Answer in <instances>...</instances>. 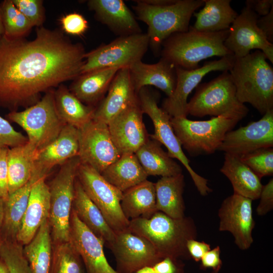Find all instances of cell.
<instances>
[{
    "label": "cell",
    "mask_w": 273,
    "mask_h": 273,
    "mask_svg": "<svg viewBox=\"0 0 273 273\" xmlns=\"http://www.w3.org/2000/svg\"><path fill=\"white\" fill-rule=\"evenodd\" d=\"M35 37L0 38V107L11 111L38 102L41 94L81 74L86 53L62 31L40 26Z\"/></svg>",
    "instance_id": "1"
},
{
    "label": "cell",
    "mask_w": 273,
    "mask_h": 273,
    "mask_svg": "<svg viewBox=\"0 0 273 273\" xmlns=\"http://www.w3.org/2000/svg\"><path fill=\"white\" fill-rule=\"evenodd\" d=\"M128 230L147 239L162 259L191 257L187 243L197 236L196 227L191 217L173 218L158 211L150 217L130 220Z\"/></svg>",
    "instance_id": "2"
},
{
    "label": "cell",
    "mask_w": 273,
    "mask_h": 273,
    "mask_svg": "<svg viewBox=\"0 0 273 273\" xmlns=\"http://www.w3.org/2000/svg\"><path fill=\"white\" fill-rule=\"evenodd\" d=\"M267 60L256 50L235 58L229 70L239 101L250 104L262 115L273 109V69Z\"/></svg>",
    "instance_id": "3"
},
{
    "label": "cell",
    "mask_w": 273,
    "mask_h": 273,
    "mask_svg": "<svg viewBox=\"0 0 273 273\" xmlns=\"http://www.w3.org/2000/svg\"><path fill=\"white\" fill-rule=\"evenodd\" d=\"M229 29L216 32L196 31L191 26L187 31L174 33L162 43L160 53L175 66L192 70L203 60L213 56L233 55L224 46Z\"/></svg>",
    "instance_id": "4"
},
{
    "label": "cell",
    "mask_w": 273,
    "mask_h": 273,
    "mask_svg": "<svg viewBox=\"0 0 273 273\" xmlns=\"http://www.w3.org/2000/svg\"><path fill=\"white\" fill-rule=\"evenodd\" d=\"M134 2L132 9L137 19L147 25L149 47L157 55H160L162 43L169 36L189 30L192 15L204 4V0H177L170 5L155 6L141 0Z\"/></svg>",
    "instance_id": "5"
},
{
    "label": "cell",
    "mask_w": 273,
    "mask_h": 273,
    "mask_svg": "<svg viewBox=\"0 0 273 273\" xmlns=\"http://www.w3.org/2000/svg\"><path fill=\"white\" fill-rule=\"evenodd\" d=\"M245 117L242 114L229 113L202 121L172 117L171 122L181 146L190 155L196 157L218 150L226 134Z\"/></svg>",
    "instance_id": "6"
},
{
    "label": "cell",
    "mask_w": 273,
    "mask_h": 273,
    "mask_svg": "<svg viewBox=\"0 0 273 273\" xmlns=\"http://www.w3.org/2000/svg\"><path fill=\"white\" fill-rule=\"evenodd\" d=\"M55 89L44 93L41 99L21 111H11L7 118L27 133V144L36 152L54 141L65 125L56 108Z\"/></svg>",
    "instance_id": "7"
},
{
    "label": "cell",
    "mask_w": 273,
    "mask_h": 273,
    "mask_svg": "<svg viewBox=\"0 0 273 273\" xmlns=\"http://www.w3.org/2000/svg\"><path fill=\"white\" fill-rule=\"evenodd\" d=\"M78 156L63 163L50 183L49 222L55 244L69 241L70 217L77 170Z\"/></svg>",
    "instance_id": "8"
},
{
    "label": "cell",
    "mask_w": 273,
    "mask_h": 273,
    "mask_svg": "<svg viewBox=\"0 0 273 273\" xmlns=\"http://www.w3.org/2000/svg\"><path fill=\"white\" fill-rule=\"evenodd\" d=\"M137 95L143 113L149 116L154 125V133L150 137L163 145L171 158L180 162L188 171L200 194L202 196L207 195L212 191L208 186V180L197 173L190 166V161L184 153L173 129L172 117L158 106L159 94L146 86L141 88Z\"/></svg>",
    "instance_id": "9"
},
{
    "label": "cell",
    "mask_w": 273,
    "mask_h": 273,
    "mask_svg": "<svg viewBox=\"0 0 273 273\" xmlns=\"http://www.w3.org/2000/svg\"><path fill=\"white\" fill-rule=\"evenodd\" d=\"M188 115L203 117L217 116L235 113L246 116L248 109L240 103L236 96L235 86L229 71L208 82L199 84L194 96L188 102Z\"/></svg>",
    "instance_id": "10"
},
{
    "label": "cell",
    "mask_w": 273,
    "mask_h": 273,
    "mask_svg": "<svg viewBox=\"0 0 273 273\" xmlns=\"http://www.w3.org/2000/svg\"><path fill=\"white\" fill-rule=\"evenodd\" d=\"M149 47L147 33L119 36L107 44L86 52L81 74L106 68H128L142 61Z\"/></svg>",
    "instance_id": "11"
},
{
    "label": "cell",
    "mask_w": 273,
    "mask_h": 273,
    "mask_svg": "<svg viewBox=\"0 0 273 273\" xmlns=\"http://www.w3.org/2000/svg\"><path fill=\"white\" fill-rule=\"evenodd\" d=\"M77 178L86 195L102 212L110 227L118 233L128 229L129 220L121 207L123 192L90 166L80 163Z\"/></svg>",
    "instance_id": "12"
},
{
    "label": "cell",
    "mask_w": 273,
    "mask_h": 273,
    "mask_svg": "<svg viewBox=\"0 0 273 273\" xmlns=\"http://www.w3.org/2000/svg\"><path fill=\"white\" fill-rule=\"evenodd\" d=\"M78 156L100 174L121 156L111 137L108 125L93 119L78 129Z\"/></svg>",
    "instance_id": "13"
},
{
    "label": "cell",
    "mask_w": 273,
    "mask_h": 273,
    "mask_svg": "<svg viewBox=\"0 0 273 273\" xmlns=\"http://www.w3.org/2000/svg\"><path fill=\"white\" fill-rule=\"evenodd\" d=\"M235 60L233 55L205 62L202 66L192 70L176 67V83L172 94L165 98L162 108L171 117H187L188 97L203 78L212 71H229Z\"/></svg>",
    "instance_id": "14"
},
{
    "label": "cell",
    "mask_w": 273,
    "mask_h": 273,
    "mask_svg": "<svg viewBox=\"0 0 273 273\" xmlns=\"http://www.w3.org/2000/svg\"><path fill=\"white\" fill-rule=\"evenodd\" d=\"M258 17L248 7H244L229 28L224 45L236 58L245 57L256 49L263 52L272 63L273 44L258 27Z\"/></svg>",
    "instance_id": "15"
},
{
    "label": "cell",
    "mask_w": 273,
    "mask_h": 273,
    "mask_svg": "<svg viewBox=\"0 0 273 273\" xmlns=\"http://www.w3.org/2000/svg\"><path fill=\"white\" fill-rule=\"evenodd\" d=\"M273 147V109L259 120L228 132L218 150L238 157Z\"/></svg>",
    "instance_id": "16"
},
{
    "label": "cell",
    "mask_w": 273,
    "mask_h": 273,
    "mask_svg": "<svg viewBox=\"0 0 273 273\" xmlns=\"http://www.w3.org/2000/svg\"><path fill=\"white\" fill-rule=\"evenodd\" d=\"M109 248L116 261L119 273H134L146 266H153L162 258L145 238L127 229L116 233Z\"/></svg>",
    "instance_id": "17"
},
{
    "label": "cell",
    "mask_w": 273,
    "mask_h": 273,
    "mask_svg": "<svg viewBox=\"0 0 273 273\" xmlns=\"http://www.w3.org/2000/svg\"><path fill=\"white\" fill-rule=\"evenodd\" d=\"M252 200L234 193L226 198L218 210L219 231H228L241 250L248 249L253 239L252 231L255 221L252 215Z\"/></svg>",
    "instance_id": "18"
},
{
    "label": "cell",
    "mask_w": 273,
    "mask_h": 273,
    "mask_svg": "<svg viewBox=\"0 0 273 273\" xmlns=\"http://www.w3.org/2000/svg\"><path fill=\"white\" fill-rule=\"evenodd\" d=\"M143 114L138 98L107 124L112 140L121 155L134 153L149 140Z\"/></svg>",
    "instance_id": "19"
},
{
    "label": "cell",
    "mask_w": 273,
    "mask_h": 273,
    "mask_svg": "<svg viewBox=\"0 0 273 273\" xmlns=\"http://www.w3.org/2000/svg\"><path fill=\"white\" fill-rule=\"evenodd\" d=\"M69 241L80 256L86 273H119L106 259L104 242L80 220L72 209Z\"/></svg>",
    "instance_id": "20"
},
{
    "label": "cell",
    "mask_w": 273,
    "mask_h": 273,
    "mask_svg": "<svg viewBox=\"0 0 273 273\" xmlns=\"http://www.w3.org/2000/svg\"><path fill=\"white\" fill-rule=\"evenodd\" d=\"M78 129L65 125L54 141L36 152L31 180L34 182L40 178H46L54 167L78 156Z\"/></svg>",
    "instance_id": "21"
},
{
    "label": "cell",
    "mask_w": 273,
    "mask_h": 273,
    "mask_svg": "<svg viewBox=\"0 0 273 273\" xmlns=\"http://www.w3.org/2000/svg\"><path fill=\"white\" fill-rule=\"evenodd\" d=\"M107 92L96 107L93 118L106 124L138 99L128 68L118 70Z\"/></svg>",
    "instance_id": "22"
},
{
    "label": "cell",
    "mask_w": 273,
    "mask_h": 273,
    "mask_svg": "<svg viewBox=\"0 0 273 273\" xmlns=\"http://www.w3.org/2000/svg\"><path fill=\"white\" fill-rule=\"evenodd\" d=\"M46 178H40L32 185L27 206L16 236V241L22 246L28 244L49 219L50 192Z\"/></svg>",
    "instance_id": "23"
},
{
    "label": "cell",
    "mask_w": 273,
    "mask_h": 273,
    "mask_svg": "<svg viewBox=\"0 0 273 273\" xmlns=\"http://www.w3.org/2000/svg\"><path fill=\"white\" fill-rule=\"evenodd\" d=\"M87 5L95 18L118 36L142 32L134 14L122 0H89Z\"/></svg>",
    "instance_id": "24"
},
{
    "label": "cell",
    "mask_w": 273,
    "mask_h": 273,
    "mask_svg": "<svg viewBox=\"0 0 273 273\" xmlns=\"http://www.w3.org/2000/svg\"><path fill=\"white\" fill-rule=\"evenodd\" d=\"M130 79L136 94L144 87L154 86L167 97L173 93L176 83V67L161 58L154 64L138 61L128 68Z\"/></svg>",
    "instance_id": "25"
},
{
    "label": "cell",
    "mask_w": 273,
    "mask_h": 273,
    "mask_svg": "<svg viewBox=\"0 0 273 273\" xmlns=\"http://www.w3.org/2000/svg\"><path fill=\"white\" fill-rule=\"evenodd\" d=\"M72 209L80 220L109 248L116 236L102 212L86 195L77 178L75 183Z\"/></svg>",
    "instance_id": "26"
},
{
    "label": "cell",
    "mask_w": 273,
    "mask_h": 273,
    "mask_svg": "<svg viewBox=\"0 0 273 273\" xmlns=\"http://www.w3.org/2000/svg\"><path fill=\"white\" fill-rule=\"evenodd\" d=\"M119 69L106 68L81 74L73 80L69 89L83 103L96 107Z\"/></svg>",
    "instance_id": "27"
},
{
    "label": "cell",
    "mask_w": 273,
    "mask_h": 273,
    "mask_svg": "<svg viewBox=\"0 0 273 273\" xmlns=\"http://www.w3.org/2000/svg\"><path fill=\"white\" fill-rule=\"evenodd\" d=\"M220 171L230 181L234 193L252 200L259 198L263 187L261 179L239 157L225 153Z\"/></svg>",
    "instance_id": "28"
},
{
    "label": "cell",
    "mask_w": 273,
    "mask_h": 273,
    "mask_svg": "<svg viewBox=\"0 0 273 273\" xmlns=\"http://www.w3.org/2000/svg\"><path fill=\"white\" fill-rule=\"evenodd\" d=\"M185 186L183 173L161 177L155 183L156 211L173 218L185 217L183 196Z\"/></svg>",
    "instance_id": "29"
},
{
    "label": "cell",
    "mask_w": 273,
    "mask_h": 273,
    "mask_svg": "<svg viewBox=\"0 0 273 273\" xmlns=\"http://www.w3.org/2000/svg\"><path fill=\"white\" fill-rule=\"evenodd\" d=\"M203 8L194 13L193 29L204 32L228 30L238 14L231 6V0H204Z\"/></svg>",
    "instance_id": "30"
},
{
    "label": "cell",
    "mask_w": 273,
    "mask_h": 273,
    "mask_svg": "<svg viewBox=\"0 0 273 273\" xmlns=\"http://www.w3.org/2000/svg\"><path fill=\"white\" fill-rule=\"evenodd\" d=\"M101 174L122 192L144 181L148 176L134 153L121 155Z\"/></svg>",
    "instance_id": "31"
},
{
    "label": "cell",
    "mask_w": 273,
    "mask_h": 273,
    "mask_svg": "<svg viewBox=\"0 0 273 273\" xmlns=\"http://www.w3.org/2000/svg\"><path fill=\"white\" fill-rule=\"evenodd\" d=\"M134 154L148 176L165 177L182 173L180 165L155 140L149 139Z\"/></svg>",
    "instance_id": "32"
},
{
    "label": "cell",
    "mask_w": 273,
    "mask_h": 273,
    "mask_svg": "<svg viewBox=\"0 0 273 273\" xmlns=\"http://www.w3.org/2000/svg\"><path fill=\"white\" fill-rule=\"evenodd\" d=\"M54 97L57 113L65 125L78 129L93 119L96 107L83 103L64 84L55 90Z\"/></svg>",
    "instance_id": "33"
},
{
    "label": "cell",
    "mask_w": 273,
    "mask_h": 273,
    "mask_svg": "<svg viewBox=\"0 0 273 273\" xmlns=\"http://www.w3.org/2000/svg\"><path fill=\"white\" fill-rule=\"evenodd\" d=\"M120 204L129 220L151 216L157 211L155 183L146 179L125 191Z\"/></svg>",
    "instance_id": "34"
},
{
    "label": "cell",
    "mask_w": 273,
    "mask_h": 273,
    "mask_svg": "<svg viewBox=\"0 0 273 273\" xmlns=\"http://www.w3.org/2000/svg\"><path fill=\"white\" fill-rule=\"evenodd\" d=\"M36 151L27 142L10 148L7 154L9 195L28 183L31 179Z\"/></svg>",
    "instance_id": "35"
},
{
    "label": "cell",
    "mask_w": 273,
    "mask_h": 273,
    "mask_svg": "<svg viewBox=\"0 0 273 273\" xmlns=\"http://www.w3.org/2000/svg\"><path fill=\"white\" fill-rule=\"evenodd\" d=\"M33 183L30 180L25 185L10 194L4 201V216L1 241H16V236L27 206Z\"/></svg>",
    "instance_id": "36"
},
{
    "label": "cell",
    "mask_w": 273,
    "mask_h": 273,
    "mask_svg": "<svg viewBox=\"0 0 273 273\" xmlns=\"http://www.w3.org/2000/svg\"><path fill=\"white\" fill-rule=\"evenodd\" d=\"M52 238L49 219L33 239L23 247L24 255L32 273H50L53 258Z\"/></svg>",
    "instance_id": "37"
},
{
    "label": "cell",
    "mask_w": 273,
    "mask_h": 273,
    "mask_svg": "<svg viewBox=\"0 0 273 273\" xmlns=\"http://www.w3.org/2000/svg\"><path fill=\"white\" fill-rule=\"evenodd\" d=\"M0 11L4 35L11 38L24 37L33 27L19 11L12 0L0 4Z\"/></svg>",
    "instance_id": "38"
},
{
    "label": "cell",
    "mask_w": 273,
    "mask_h": 273,
    "mask_svg": "<svg viewBox=\"0 0 273 273\" xmlns=\"http://www.w3.org/2000/svg\"><path fill=\"white\" fill-rule=\"evenodd\" d=\"M83 265L80 256L70 241L55 244L50 273H84Z\"/></svg>",
    "instance_id": "39"
},
{
    "label": "cell",
    "mask_w": 273,
    "mask_h": 273,
    "mask_svg": "<svg viewBox=\"0 0 273 273\" xmlns=\"http://www.w3.org/2000/svg\"><path fill=\"white\" fill-rule=\"evenodd\" d=\"M0 258L7 265L9 273H32L24 255L23 246L16 241L0 242Z\"/></svg>",
    "instance_id": "40"
},
{
    "label": "cell",
    "mask_w": 273,
    "mask_h": 273,
    "mask_svg": "<svg viewBox=\"0 0 273 273\" xmlns=\"http://www.w3.org/2000/svg\"><path fill=\"white\" fill-rule=\"evenodd\" d=\"M239 158L260 179L272 175V148L260 149Z\"/></svg>",
    "instance_id": "41"
},
{
    "label": "cell",
    "mask_w": 273,
    "mask_h": 273,
    "mask_svg": "<svg viewBox=\"0 0 273 273\" xmlns=\"http://www.w3.org/2000/svg\"><path fill=\"white\" fill-rule=\"evenodd\" d=\"M12 2L33 26L40 27L45 19L42 1L12 0Z\"/></svg>",
    "instance_id": "42"
},
{
    "label": "cell",
    "mask_w": 273,
    "mask_h": 273,
    "mask_svg": "<svg viewBox=\"0 0 273 273\" xmlns=\"http://www.w3.org/2000/svg\"><path fill=\"white\" fill-rule=\"evenodd\" d=\"M27 142V137L16 130L7 119L0 116V148L15 147Z\"/></svg>",
    "instance_id": "43"
},
{
    "label": "cell",
    "mask_w": 273,
    "mask_h": 273,
    "mask_svg": "<svg viewBox=\"0 0 273 273\" xmlns=\"http://www.w3.org/2000/svg\"><path fill=\"white\" fill-rule=\"evenodd\" d=\"M63 31L72 35H81L87 30V21L80 14L72 13L63 16L60 19Z\"/></svg>",
    "instance_id": "44"
},
{
    "label": "cell",
    "mask_w": 273,
    "mask_h": 273,
    "mask_svg": "<svg viewBox=\"0 0 273 273\" xmlns=\"http://www.w3.org/2000/svg\"><path fill=\"white\" fill-rule=\"evenodd\" d=\"M260 203L256 209L257 214L263 215L272 209L273 208V179L263 186L259 197Z\"/></svg>",
    "instance_id": "45"
},
{
    "label": "cell",
    "mask_w": 273,
    "mask_h": 273,
    "mask_svg": "<svg viewBox=\"0 0 273 273\" xmlns=\"http://www.w3.org/2000/svg\"><path fill=\"white\" fill-rule=\"evenodd\" d=\"M8 148H0V199L5 201L8 197V170L7 154Z\"/></svg>",
    "instance_id": "46"
},
{
    "label": "cell",
    "mask_w": 273,
    "mask_h": 273,
    "mask_svg": "<svg viewBox=\"0 0 273 273\" xmlns=\"http://www.w3.org/2000/svg\"><path fill=\"white\" fill-rule=\"evenodd\" d=\"M187 247L190 257L196 261L201 260L202 256L211 249L209 244L195 239L189 240L187 242Z\"/></svg>",
    "instance_id": "47"
},
{
    "label": "cell",
    "mask_w": 273,
    "mask_h": 273,
    "mask_svg": "<svg viewBox=\"0 0 273 273\" xmlns=\"http://www.w3.org/2000/svg\"><path fill=\"white\" fill-rule=\"evenodd\" d=\"M257 25L263 33L267 40L273 42V7L265 16L258 18Z\"/></svg>",
    "instance_id": "48"
},
{
    "label": "cell",
    "mask_w": 273,
    "mask_h": 273,
    "mask_svg": "<svg viewBox=\"0 0 273 273\" xmlns=\"http://www.w3.org/2000/svg\"><path fill=\"white\" fill-rule=\"evenodd\" d=\"M202 266L211 267L213 269H220L222 262L220 258V247L217 246L207 252L201 258Z\"/></svg>",
    "instance_id": "49"
},
{
    "label": "cell",
    "mask_w": 273,
    "mask_h": 273,
    "mask_svg": "<svg viewBox=\"0 0 273 273\" xmlns=\"http://www.w3.org/2000/svg\"><path fill=\"white\" fill-rule=\"evenodd\" d=\"M153 267L156 273H181L178 260L165 257L155 264Z\"/></svg>",
    "instance_id": "50"
},
{
    "label": "cell",
    "mask_w": 273,
    "mask_h": 273,
    "mask_svg": "<svg viewBox=\"0 0 273 273\" xmlns=\"http://www.w3.org/2000/svg\"><path fill=\"white\" fill-rule=\"evenodd\" d=\"M246 6L258 16L266 15L273 7L272 0H247Z\"/></svg>",
    "instance_id": "51"
},
{
    "label": "cell",
    "mask_w": 273,
    "mask_h": 273,
    "mask_svg": "<svg viewBox=\"0 0 273 273\" xmlns=\"http://www.w3.org/2000/svg\"><path fill=\"white\" fill-rule=\"evenodd\" d=\"M143 2L152 6H165L174 4L177 0H141Z\"/></svg>",
    "instance_id": "52"
},
{
    "label": "cell",
    "mask_w": 273,
    "mask_h": 273,
    "mask_svg": "<svg viewBox=\"0 0 273 273\" xmlns=\"http://www.w3.org/2000/svg\"><path fill=\"white\" fill-rule=\"evenodd\" d=\"M4 216V201L0 199V241L1 240L2 229Z\"/></svg>",
    "instance_id": "53"
},
{
    "label": "cell",
    "mask_w": 273,
    "mask_h": 273,
    "mask_svg": "<svg viewBox=\"0 0 273 273\" xmlns=\"http://www.w3.org/2000/svg\"><path fill=\"white\" fill-rule=\"evenodd\" d=\"M134 273H156V272L153 266H146L138 269Z\"/></svg>",
    "instance_id": "54"
},
{
    "label": "cell",
    "mask_w": 273,
    "mask_h": 273,
    "mask_svg": "<svg viewBox=\"0 0 273 273\" xmlns=\"http://www.w3.org/2000/svg\"><path fill=\"white\" fill-rule=\"evenodd\" d=\"M0 273H9L8 268L5 262L0 258Z\"/></svg>",
    "instance_id": "55"
},
{
    "label": "cell",
    "mask_w": 273,
    "mask_h": 273,
    "mask_svg": "<svg viewBox=\"0 0 273 273\" xmlns=\"http://www.w3.org/2000/svg\"><path fill=\"white\" fill-rule=\"evenodd\" d=\"M4 35V30L2 23L1 11H0V38Z\"/></svg>",
    "instance_id": "56"
},
{
    "label": "cell",
    "mask_w": 273,
    "mask_h": 273,
    "mask_svg": "<svg viewBox=\"0 0 273 273\" xmlns=\"http://www.w3.org/2000/svg\"><path fill=\"white\" fill-rule=\"evenodd\" d=\"M220 269H213V271L210 273H218Z\"/></svg>",
    "instance_id": "57"
}]
</instances>
